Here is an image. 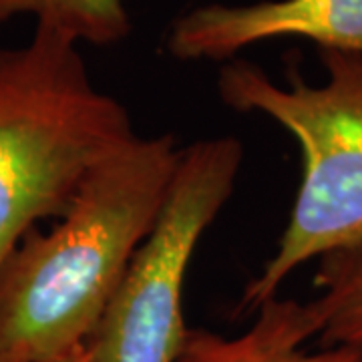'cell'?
Segmentation results:
<instances>
[{
  "instance_id": "5b68a950",
  "label": "cell",
  "mask_w": 362,
  "mask_h": 362,
  "mask_svg": "<svg viewBox=\"0 0 362 362\" xmlns=\"http://www.w3.org/2000/svg\"><path fill=\"white\" fill-rule=\"evenodd\" d=\"M308 39L320 51L362 54V0H259L206 4L173 21L168 52L180 61H230L272 39Z\"/></svg>"
},
{
  "instance_id": "7a4b0ae2",
  "label": "cell",
  "mask_w": 362,
  "mask_h": 362,
  "mask_svg": "<svg viewBox=\"0 0 362 362\" xmlns=\"http://www.w3.org/2000/svg\"><path fill=\"white\" fill-rule=\"evenodd\" d=\"M133 137L129 111L95 87L69 35L37 25L26 45L0 49V266Z\"/></svg>"
},
{
  "instance_id": "3957f363",
  "label": "cell",
  "mask_w": 362,
  "mask_h": 362,
  "mask_svg": "<svg viewBox=\"0 0 362 362\" xmlns=\"http://www.w3.org/2000/svg\"><path fill=\"white\" fill-rule=\"evenodd\" d=\"M326 81L314 87L296 65L288 87L246 59L218 73V93L240 113H262L300 143L302 183L284 233L258 276L246 286L240 310H258L298 266L362 242V54L320 51Z\"/></svg>"
},
{
  "instance_id": "9c48e42d",
  "label": "cell",
  "mask_w": 362,
  "mask_h": 362,
  "mask_svg": "<svg viewBox=\"0 0 362 362\" xmlns=\"http://www.w3.org/2000/svg\"><path fill=\"white\" fill-rule=\"evenodd\" d=\"M61 362H89V358H87V346H81V349H77L71 356H66L65 361Z\"/></svg>"
},
{
  "instance_id": "30bf717a",
  "label": "cell",
  "mask_w": 362,
  "mask_h": 362,
  "mask_svg": "<svg viewBox=\"0 0 362 362\" xmlns=\"http://www.w3.org/2000/svg\"><path fill=\"white\" fill-rule=\"evenodd\" d=\"M0 362H8V361H6V358H2V356H0Z\"/></svg>"
},
{
  "instance_id": "277c9868",
  "label": "cell",
  "mask_w": 362,
  "mask_h": 362,
  "mask_svg": "<svg viewBox=\"0 0 362 362\" xmlns=\"http://www.w3.org/2000/svg\"><path fill=\"white\" fill-rule=\"evenodd\" d=\"M244 149L211 137L181 149L165 204L87 340L89 362H175L187 326L183 286L202 235L232 197Z\"/></svg>"
},
{
  "instance_id": "ba28073f",
  "label": "cell",
  "mask_w": 362,
  "mask_h": 362,
  "mask_svg": "<svg viewBox=\"0 0 362 362\" xmlns=\"http://www.w3.org/2000/svg\"><path fill=\"white\" fill-rule=\"evenodd\" d=\"M127 0H0V26L16 16H33L71 39L109 47L129 37Z\"/></svg>"
},
{
  "instance_id": "6da1fadb",
  "label": "cell",
  "mask_w": 362,
  "mask_h": 362,
  "mask_svg": "<svg viewBox=\"0 0 362 362\" xmlns=\"http://www.w3.org/2000/svg\"><path fill=\"white\" fill-rule=\"evenodd\" d=\"M171 135L133 137L81 181L51 232L30 230L0 266V356L61 362L97 328L156 226L177 168Z\"/></svg>"
},
{
  "instance_id": "52a82bcc",
  "label": "cell",
  "mask_w": 362,
  "mask_h": 362,
  "mask_svg": "<svg viewBox=\"0 0 362 362\" xmlns=\"http://www.w3.org/2000/svg\"><path fill=\"white\" fill-rule=\"evenodd\" d=\"M320 296L308 302L322 349L346 346L362 362V242L324 254L314 276Z\"/></svg>"
},
{
  "instance_id": "8992f818",
  "label": "cell",
  "mask_w": 362,
  "mask_h": 362,
  "mask_svg": "<svg viewBox=\"0 0 362 362\" xmlns=\"http://www.w3.org/2000/svg\"><path fill=\"white\" fill-rule=\"evenodd\" d=\"M256 312L246 332L232 338L187 328L175 362H361L358 352L346 346L306 350V342L318 337L310 304L274 296Z\"/></svg>"
}]
</instances>
